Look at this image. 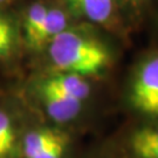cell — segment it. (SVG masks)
I'll return each instance as SVG.
<instances>
[{
    "instance_id": "6da1fadb",
    "label": "cell",
    "mask_w": 158,
    "mask_h": 158,
    "mask_svg": "<svg viewBox=\"0 0 158 158\" xmlns=\"http://www.w3.org/2000/svg\"><path fill=\"white\" fill-rule=\"evenodd\" d=\"M47 46L52 62L62 73L85 77L101 73L110 61L109 52L100 41L70 29L59 34Z\"/></svg>"
},
{
    "instance_id": "7a4b0ae2",
    "label": "cell",
    "mask_w": 158,
    "mask_h": 158,
    "mask_svg": "<svg viewBox=\"0 0 158 158\" xmlns=\"http://www.w3.org/2000/svg\"><path fill=\"white\" fill-rule=\"evenodd\" d=\"M72 131L57 125H34L23 130L20 158H74Z\"/></svg>"
},
{
    "instance_id": "3957f363",
    "label": "cell",
    "mask_w": 158,
    "mask_h": 158,
    "mask_svg": "<svg viewBox=\"0 0 158 158\" xmlns=\"http://www.w3.org/2000/svg\"><path fill=\"white\" fill-rule=\"evenodd\" d=\"M131 101L148 121H158V54L138 69L131 88Z\"/></svg>"
},
{
    "instance_id": "277c9868",
    "label": "cell",
    "mask_w": 158,
    "mask_h": 158,
    "mask_svg": "<svg viewBox=\"0 0 158 158\" xmlns=\"http://www.w3.org/2000/svg\"><path fill=\"white\" fill-rule=\"evenodd\" d=\"M116 145L124 158H158V121L130 130Z\"/></svg>"
},
{
    "instance_id": "5b68a950",
    "label": "cell",
    "mask_w": 158,
    "mask_h": 158,
    "mask_svg": "<svg viewBox=\"0 0 158 158\" xmlns=\"http://www.w3.org/2000/svg\"><path fill=\"white\" fill-rule=\"evenodd\" d=\"M40 94L45 103L46 113L53 124L68 129V124H72L79 118L83 102L63 95L44 85H40Z\"/></svg>"
},
{
    "instance_id": "8992f818",
    "label": "cell",
    "mask_w": 158,
    "mask_h": 158,
    "mask_svg": "<svg viewBox=\"0 0 158 158\" xmlns=\"http://www.w3.org/2000/svg\"><path fill=\"white\" fill-rule=\"evenodd\" d=\"M42 85L81 102L85 101L90 94V85L85 76L77 74L60 72L45 80Z\"/></svg>"
},
{
    "instance_id": "52a82bcc",
    "label": "cell",
    "mask_w": 158,
    "mask_h": 158,
    "mask_svg": "<svg viewBox=\"0 0 158 158\" xmlns=\"http://www.w3.org/2000/svg\"><path fill=\"white\" fill-rule=\"evenodd\" d=\"M23 129L10 113L0 109V158H20Z\"/></svg>"
},
{
    "instance_id": "ba28073f",
    "label": "cell",
    "mask_w": 158,
    "mask_h": 158,
    "mask_svg": "<svg viewBox=\"0 0 158 158\" xmlns=\"http://www.w3.org/2000/svg\"><path fill=\"white\" fill-rule=\"evenodd\" d=\"M68 19L60 8H48L47 15L42 23L40 32L33 44V48L48 45L54 38L67 29Z\"/></svg>"
},
{
    "instance_id": "9c48e42d",
    "label": "cell",
    "mask_w": 158,
    "mask_h": 158,
    "mask_svg": "<svg viewBox=\"0 0 158 158\" xmlns=\"http://www.w3.org/2000/svg\"><path fill=\"white\" fill-rule=\"evenodd\" d=\"M80 14L97 23H104L111 18L114 0H64Z\"/></svg>"
},
{
    "instance_id": "30bf717a",
    "label": "cell",
    "mask_w": 158,
    "mask_h": 158,
    "mask_svg": "<svg viewBox=\"0 0 158 158\" xmlns=\"http://www.w3.org/2000/svg\"><path fill=\"white\" fill-rule=\"evenodd\" d=\"M48 8L49 7H47L45 4L36 2V4H33L31 6L26 13L25 35H26V40L31 47H33L34 41L36 39V36L40 32V28L42 26V23L47 15Z\"/></svg>"
},
{
    "instance_id": "8fae6325",
    "label": "cell",
    "mask_w": 158,
    "mask_h": 158,
    "mask_svg": "<svg viewBox=\"0 0 158 158\" xmlns=\"http://www.w3.org/2000/svg\"><path fill=\"white\" fill-rule=\"evenodd\" d=\"M15 41V32L12 23L0 15V57L7 55L12 51Z\"/></svg>"
},
{
    "instance_id": "7c38bea8",
    "label": "cell",
    "mask_w": 158,
    "mask_h": 158,
    "mask_svg": "<svg viewBox=\"0 0 158 158\" xmlns=\"http://www.w3.org/2000/svg\"><path fill=\"white\" fill-rule=\"evenodd\" d=\"M87 158H124L122 152L119 151L118 147L116 144H110L106 148H102L95 153Z\"/></svg>"
},
{
    "instance_id": "4fadbf2b",
    "label": "cell",
    "mask_w": 158,
    "mask_h": 158,
    "mask_svg": "<svg viewBox=\"0 0 158 158\" xmlns=\"http://www.w3.org/2000/svg\"><path fill=\"white\" fill-rule=\"evenodd\" d=\"M6 1H8V0H0V4H2V2H6Z\"/></svg>"
}]
</instances>
